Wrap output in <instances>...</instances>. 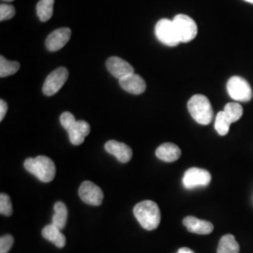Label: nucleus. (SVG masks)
<instances>
[{"label": "nucleus", "instance_id": "1", "mask_svg": "<svg viewBox=\"0 0 253 253\" xmlns=\"http://www.w3.org/2000/svg\"><path fill=\"white\" fill-rule=\"evenodd\" d=\"M136 219L147 231L156 230L161 223V210L153 201H143L133 208Z\"/></svg>", "mask_w": 253, "mask_h": 253}, {"label": "nucleus", "instance_id": "2", "mask_svg": "<svg viewBox=\"0 0 253 253\" xmlns=\"http://www.w3.org/2000/svg\"><path fill=\"white\" fill-rule=\"evenodd\" d=\"M60 123L68 131L70 141L74 145H82L90 132L89 124L84 120H76L70 112H64L60 116Z\"/></svg>", "mask_w": 253, "mask_h": 253}, {"label": "nucleus", "instance_id": "3", "mask_svg": "<svg viewBox=\"0 0 253 253\" xmlns=\"http://www.w3.org/2000/svg\"><path fill=\"white\" fill-rule=\"evenodd\" d=\"M27 172L34 174L42 182L49 183L55 176V165L48 157L38 156L36 158H28L24 163Z\"/></svg>", "mask_w": 253, "mask_h": 253}, {"label": "nucleus", "instance_id": "4", "mask_svg": "<svg viewBox=\"0 0 253 253\" xmlns=\"http://www.w3.org/2000/svg\"><path fill=\"white\" fill-rule=\"evenodd\" d=\"M188 110L192 118L201 125L210 124L214 118L211 103L204 95L192 96L188 102Z\"/></svg>", "mask_w": 253, "mask_h": 253}, {"label": "nucleus", "instance_id": "5", "mask_svg": "<svg viewBox=\"0 0 253 253\" xmlns=\"http://www.w3.org/2000/svg\"><path fill=\"white\" fill-rule=\"evenodd\" d=\"M229 96L236 101L248 102L253 99V92L251 84L240 76H233L227 83Z\"/></svg>", "mask_w": 253, "mask_h": 253}, {"label": "nucleus", "instance_id": "6", "mask_svg": "<svg viewBox=\"0 0 253 253\" xmlns=\"http://www.w3.org/2000/svg\"><path fill=\"white\" fill-rule=\"evenodd\" d=\"M172 23L176 29L180 42H190L197 36L198 27L194 20L186 14H177Z\"/></svg>", "mask_w": 253, "mask_h": 253}, {"label": "nucleus", "instance_id": "7", "mask_svg": "<svg viewBox=\"0 0 253 253\" xmlns=\"http://www.w3.org/2000/svg\"><path fill=\"white\" fill-rule=\"evenodd\" d=\"M155 34L157 39L161 42H163L164 45L174 47L180 43V41L177 35L176 29L172 23V21L169 19L160 20L155 27Z\"/></svg>", "mask_w": 253, "mask_h": 253}, {"label": "nucleus", "instance_id": "8", "mask_svg": "<svg viewBox=\"0 0 253 253\" xmlns=\"http://www.w3.org/2000/svg\"><path fill=\"white\" fill-rule=\"evenodd\" d=\"M211 182L210 172L201 168H190L183 176V185L187 190H192L197 187H207Z\"/></svg>", "mask_w": 253, "mask_h": 253}, {"label": "nucleus", "instance_id": "9", "mask_svg": "<svg viewBox=\"0 0 253 253\" xmlns=\"http://www.w3.org/2000/svg\"><path fill=\"white\" fill-rule=\"evenodd\" d=\"M69 77V72L66 68L60 67L50 73L42 86V92L46 96H53L61 89Z\"/></svg>", "mask_w": 253, "mask_h": 253}, {"label": "nucleus", "instance_id": "10", "mask_svg": "<svg viewBox=\"0 0 253 253\" xmlns=\"http://www.w3.org/2000/svg\"><path fill=\"white\" fill-rule=\"evenodd\" d=\"M79 196L87 205L99 207L103 201V192L96 184L91 181H84L79 188Z\"/></svg>", "mask_w": 253, "mask_h": 253}, {"label": "nucleus", "instance_id": "11", "mask_svg": "<svg viewBox=\"0 0 253 253\" xmlns=\"http://www.w3.org/2000/svg\"><path fill=\"white\" fill-rule=\"evenodd\" d=\"M72 37V30L69 27H61L53 31L46 39V48L50 52H56L68 43Z\"/></svg>", "mask_w": 253, "mask_h": 253}, {"label": "nucleus", "instance_id": "12", "mask_svg": "<svg viewBox=\"0 0 253 253\" xmlns=\"http://www.w3.org/2000/svg\"><path fill=\"white\" fill-rule=\"evenodd\" d=\"M106 67L110 73L114 77L118 78V80H121L127 75L134 73L133 67L128 62H126V60L118 56H112L108 58Z\"/></svg>", "mask_w": 253, "mask_h": 253}, {"label": "nucleus", "instance_id": "13", "mask_svg": "<svg viewBox=\"0 0 253 253\" xmlns=\"http://www.w3.org/2000/svg\"><path fill=\"white\" fill-rule=\"evenodd\" d=\"M104 148L109 154L114 155L120 163H128L132 158L131 148L124 143H119L118 141L111 140L105 144Z\"/></svg>", "mask_w": 253, "mask_h": 253}, {"label": "nucleus", "instance_id": "14", "mask_svg": "<svg viewBox=\"0 0 253 253\" xmlns=\"http://www.w3.org/2000/svg\"><path fill=\"white\" fill-rule=\"evenodd\" d=\"M119 84L124 90L133 95L143 94L146 89L145 80L135 73L127 75L119 80Z\"/></svg>", "mask_w": 253, "mask_h": 253}, {"label": "nucleus", "instance_id": "15", "mask_svg": "<svg viewBox=\"0 0 253 253\" xmlns=\"http://www.w3.org/2000/svg\"><path fill=\"white\" fill-rule=\"evenodd\" d=\"M183 224L189 232L197 235H209L214 230V225L211 222L202 220L193 216L185 217L183 219Z\"/></svg>", "mask_w": 253, "mask_h": 253}, {"label": "nucleus", "instance_id": "16", "mask_svg": "<svg viewBox=\"0 0 253 253\" xmlns=\"http://www.w3.org/2000/svg\"><path fill=\"white\" fill-rule=\"evenodd\" d=\"M156 156L166 163L176 162L181 156V149L172 143H164L156 150Z\"/></svg>", "mask_w": 253, "mask_h": 253}, {"label": "nucleus", "instance_id": "17", "mask_svg": "<svg viewBox=\"0 0 253 253\" xmlns=\"http://www.w3.org/2000/svg\"><path fill=\"white\" fill-rule=\"evenodd\" d=\"M42 234L46 240L50 241L51 243H53L54 246H56L59 249L64 248L66 246L65 235L61 233V230L58 229L57 227L54 226L53 223L44 227L42 229Z\"/></svg>", "mask_w": 253, "mask_h": 253}, {"label": "nucleus", "instance_id": "18", "mask_svg": "<svg viewBox=\"0 0 253 253\" xmlns=\"http://www.w3.org/2000/svg\"><path fill=\"white\" fill-rule=\"evenodd\" d=\"M54 214L52 218V223L61 231L66 227L68 219V208L62 202H56L54 207Z\"/></svg>", "mask_w": 253, "mask_h": 253}, {"label": "nucleus", "instance_id": "19", "mask_svg": "<svg viewBox=\"0 0 253 253\" xmlns=\"http://www.w3.org/2000/svg\"><path fill=\"white\" fill-rule=\"evenodd\" d=\"M240 247L233 235H223L217 246V253H239Z\"/></svg>", "mask_w": 253, "mask_h": 253}, {"label": "nucleus", "instance_id": "20", "mask_svg": "<svg viewBox=\"0 0 253 253\" xmlns=\"http://www.w3.org/2000/svg\"><path fill=\"white\" fill-rule=\"evenodd\" d=\"M54 0H40L37 4V15L42 22L50 20L54 12Z\"/></svg>", "mask_w": 253, "mask_h": 253}, {"label": "nucleus", "instance_id": "21", "mask_svg": "<svg viewBox=\"0 0 253 253\" xmlns=\"http://www.w3.org/2000/svg\"><path fill=\"white\" fill-rule=\"evenodd\" d=\"M20 69V63L16 61H9L3 55L0 56V77L5 78L17 73Z\"/></svg>", "mask_w": 253, "mask_h": 253}, {"label": "nucleus", "instance_id": "22", "mask_svg": "<svg viewBox=\"0 0 253 253\" xmlns=\"http://www.w3.org/2000/svg\"><path fill=\"white\" fill-rule=\"evenodd\" d=\"M231 125L232 122L227 118L225 113L223 111L218 112L215 120V129L217 130V133L221 136L226 135L230 130Z\"/></svg>", "mask_w": 253, "mask_h": 253}, {"label": "nucleus", "instance_id": "23", "mask_svg": "<svg viewBox=\"0 0 253 253\" xmlns=\"http://www.w3.org/2000/svg\"><path fill=\"white\" fill-rule=\"evenodd\" d=\"M223 112L225 113L227 118L230 119L232 123L238 121L243 116V108L237 102H229L224 107Z\"/></svg>", "mask_w": 253, "mask_h": 253}, {"label": "nucleus", "instance_id": "24", "mask_svg": "<svg viewBox=\"0 0 253 253\" xmlns=\"http://www.w3.org/2000/svg\"><path fill=\"white\" fill-rule=\"evenodd\" d=\"M0 213L6 217L12 215V204L6 193H1L0 195Z\"/></svg>", "mask_w": 253, "mask_h": 253}, {"label": "nucleus", "instance_id": "25", "mask_svg": "<svg viewBox=\"0 0 253 253\" xmlns=\"http://www.w3.org/2000/svg\"><path fill=\"white\" fill-rule=\"evenodd\" d=\"M15 15V9L8 4H1L0 6V21H7Z\"/></svg>", "mask_w": 253, "mask_h": 253}, {"label": "nucleus", "instance_id": "26", "mask_svg": "<svg viewBox=\"0 0 253 253\" xmlns=\"http://www.w3.org/2000/svg\"><path fill=\"white\" fill-rule=\"evenodd\" d=\"M13 237L7 235L1 236L0 238V253H8L13 245Z\"/></svg>", "mask_w": 253, "mask_h": 253}, {"label": "nucleus", "instance_id": "27", "mask_svg": "<svg viewBox=\"0 0 253 253\" xmlns=\"http://www.w3.org/2000/svg\"><path fill=\"white\" fill-rule=\"evenodd\" d=\"M8 111V104L4 100H0V121H2Z\"/></svg>", "mask_w": 253, "mask_h": 253}, {"label": "nucleus", "instance_id": "28", "mask_svg": "<svg viewBox=\"0 0 253 253\" xmlns=\"http://www.w3.org/2000/svg\"><path fill=\"white\" fill-rule=\"evenodd\" d=\"M176 253H194L189 248H181Z\"/></svg>", "mask_w": 253, "mask_h": 253}, {"label": "nucleus", "instance_id": "29", "mask_svg": "<svg viewBox=\"0 0 253 253\" xmlns=\"http://www.w3.org/2000/svg\"><path fill=\"white\" fill-rule=\"evenodd\" d=\"M246 2H249V3H251V4H253V0H244Z\"/></svg>", "mask_w": 253, "mask_h": 253}, {"label": "nucleus", "instance_id": "30", "mask_svg": "<svg viewBox=\"0 0 253 253\" xmlns=\"http://www.w3.org/2000/svg\"><path fill=\"white\" fill-rule=\"evenodd\" d=\"M2 1H6V2H11V1H14V0H2Z\"/></svg>", "mask_w": 253, "mask_h": 253}]
</instances>
